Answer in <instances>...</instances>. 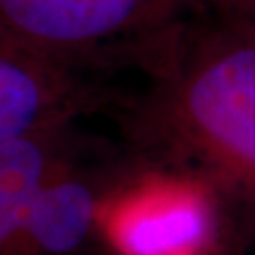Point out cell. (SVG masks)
Wrapping results in <instances>:
<instances>
[{
  "instance_id": "1",
  "label": "cell",
  "mask_w": 255,
  "mask_h": 255,
  "mask_svg": "<svg viewBox=\"0 0 255 255\" xmlns=\"http://www.w3.org/2000/svg\"><path fill=\"white\" fill-rule=\"evenodd\" d=\"M187 0H0V40L82 68L104 47L164 28Z\"/></svg>"
},
{
  "instance_id": "2",
  "label": "cell",
  "mask_w": 255,
  "mask_h": 255,
  "mask_svg": "<svg viewBox=\"0 0 255 255\" xmlns=\"http://www.w3.org/2000/svg\"><path fill=\"white\" fill-rule=\"evenodd\" d=\"M157 101L255 163V38L242 32L237 42L202 53L199 63L174 76Z\"/></svg>"
},
{
  "instance_id": "3",
  "label": "cell",
  "mask_w": 255,
  "mask_h": 255,
  "mask_svg": "<svg viewBox=\"0 0 255 255\" xmlns=\"http://www.w3.org/2000/svg\"><path fill=\"white\" fill-rule=\"evenodd\" d=\"M91 101L78 66L0 40V144L61 127Z\"/></svg>"
},
{
  "instance_id": "4",
  "label": "cell",
  "mask_w": 255,
  "mask_h": 255,
  "mask_svg": "<svg viewBox=\"0 0 255 255\" xmlns=\"http://www.w3.org/2000/svg\"><path fill=\"white\" fill-rule=\"evenodd\" d=\"M93 219L91 189L55 168L30 204L11 255L72 254L87 238Z\"/></svg>"
},
{
  "instance_id": "5",
  "label": "cell",
  "mask_w": 255,
  "mask_h": 255,
  "mask_svg": "<svg viewBox=\"0 0 255 255\" xmlns=\"http://www.w3.org/2000/svg\"><path fill=\"white\" fill-rule=\"evenodd\" d=\"M61 127L0 144V255H11L30 204L57 168L55 140Z\"/></svg>"
},
{
  "instance_id": "6",
  "label": "cell",
  "mask_w": 255,
  "mask_h": 255,
  "mask_svg": "<svg viewBox=\"0 0 255 255\" xmlns=\"http://www.w3.org/2000/svg\"><path fill=\"white\" fill-rule=\"evenodd\" d=\"M206 231L202 206L183 197H163L127 212L116 237L127 255H178L197 246Z\"/></svg>"
},
{
  "instance_id": "7",
  "label": "cell",
  "mask_w": 255,
  "mask_h": 255,
  "mask_svg": "<svg viewBox=\"0 0 255 255\" xmlns=\"http://www.w3.org/2000/svg\"><path fill=\"white\" fill-rule=\"evenodd\" d=\"M189 8L216 11L231 27L255 38V0H187Z\"/></svg>"
}]
</instances>
